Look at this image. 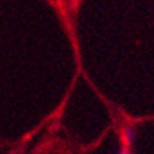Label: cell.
I'll return each instance as SVG.
<instances>
[{"instance_id": "1", "label": "cell", "mask_w": 154, "mask_h": 154, "mask_svg": "<svg viewBox=\"0 0 154 154\" xmlns=\"http://www.w3.org/2000/svg\"><path fill=\"white\" fill-rule=\"evenodd\" d=\"M68 2H69V5H71V10L75 11V10H77V5H79L80 0H68Z\"/></svg>"}]
</instances>
